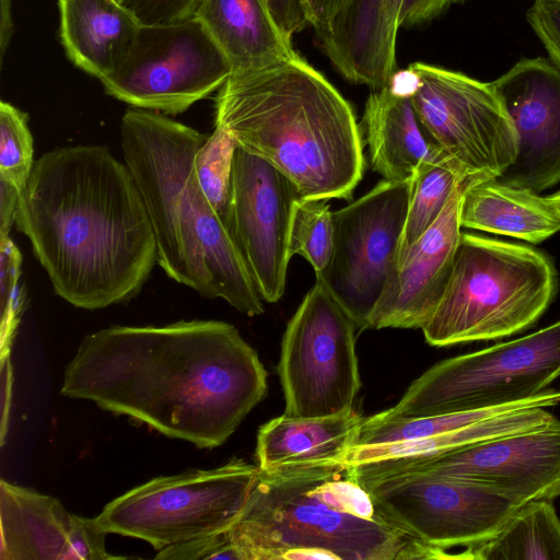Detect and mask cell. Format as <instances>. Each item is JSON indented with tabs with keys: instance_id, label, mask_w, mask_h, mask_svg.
I'll return each instance as SVG.
<instances>
[{
	"instance_id": "8",
	"label": "cell",
	"mask_w": 560,
	"mask_h": 560,
	"mask_svg": "<svg viewBox=\"0 0 560 560\" xmlns=\"http://www.w3.org/2000/svg\"><path fill=\"white\" fill-rule=\"evenodd\" d=\"M259 467L233 458L213 469H191L147 481L96 516L107 534L135 537L156 551L229 530L244 513Z\"/></svg>"
},
{
	"instance_id": "28",
	"label": "cell",
	"mask_w": 560,
	"mask_h": 560,
	"mask_svg": "<svg viewBox=\"0 0 560 560\" xmlns=\"http://www.w3.org/2000/svg\"><path fill=\"white\" fill-rule=\"evenodd\" d=\"M467 179L448 159L422 165L411 183L404 234L398 252L413 244L439 218L458 184Z\"/></svg>"
},
{
	"instance_id": "3",
	"label": "cell",
	"mask_w": 560,
	"mask_h": 560,
	"mask_svg": "<svg viewBox=\"0 0 560 560\" xmlns=\"http://www.w3.org/2000/svg\"><path fill=\"white\" fill-rule=\"evenodd\" d=\"M214 126L282 172L304 199H351L365 159L349 102L299 54L231 74L215 97Z\"/></svg>"
},
{
	"instance_id": "26",
	"label": "cell",
	"mask_w": 560,
	"mask_h": 560,
	"mask_svg": "<svg viewBox=\"0 0 560 560\" xmlns=\"http://www.w3.org/2000/svg\"><path fill=\"white\" fill-rule=\"evenodd\" d=\"M463 555L465 560H560V518L553 501L526 502L492 538Z\"/></svg>"
},
{
	"instance_id": "15",
	"label": "cell",
	"mask_w": 560,
	"mask_h": 560,
	"mask_svg": "<svg viewBox=\"0 0 560 560\" xmlns=\"http://www.w3.org/2000/svg\"><path fill=\"white\" fill-rule=\"evenodd\" d=\"M299 192L266 160L237 147L233 158L230 233L262 300L285 289L289 236Z\"/></svg>"
},
{
	"instance_id": "38",
	"label": "cell",
	"mask_w": 560,
	"mask_h": 560,
	"mask_svg": "<svg viewBox=\"0 0 560 560\" xmlns=\"http://www.w3.org/2000/svg\"><path fill=\"white\" fill-rule=\"evenodd\" d=\"M301 2L307 24L317 31L334 16L345 0H301Z\"/></svg>"
},
{
	"instance_id": "29",
	"label": "cell",
	"mask_w": 560,
	"mask_h": 560,
	"mask_svg": "<svg viewBox=\"0 0 560 560\" xmlns=\"http://www.w3.org/2000/svg\"><path fill=\"white\" fill-rule=\"evenodd\" d=\"M237 147L236 140L229 131L214 126L213 132L207 136L195 159L199 186L229 232L232 167Z\"/></svg>"
},
{
	"instance_id": "39",
	"label": "cell",
	"mask_w": 560,
	"mask_h": 560,
	"mask_svg": "<svg viewBox=\"0 0 560 560\" xmlns=\"http://www.w3.org/2000/svg\"><path fill=\"white\" fill-rule=\"evenodd\" d=\"M12 364L10 353L1 355V444L4 443L12 388Z\"/></svg>"
},
{
	"instance_id": "16",
	"label": "cell",
	"mask_w": 560,
	"mask_h": 560,
	"mask_svg": "<svg viewBox=\"0 0 560 560\" xmlns=\"http://www.w3.org/2000/svg\"><path fill=\"white\" fill-rule=\"evenodd\" d=\"M517 136L514 163L498 180L539 194L560 182V70L547 58H522L491 82Z\"/></svg>"
},
{
	"instance_id": "27",
	"label": "cell",
	"mask_w": 560,
	"mask_h": 560,
	"mask_svg": "<svg viewBox=\"0 0 560 560\" xmlns=\"http://www.w3.org/2000/svg\"><path fill=\"white\" fill-rule=\"evenodd\" d=\"M559 404L560 390L549 388L529 401L502 407L417 418H384L376 413L363 419L357 445H377L429 439L510 409L537 406L549 408Z\"/></svg>"
},
{
	"instance_id": "2",
	"label": "cell",
	"mask_w": 560,
	"mask_h": 560,
	"mask_svg": "<svg viewBox=\"0 0 560 560\" xmlns=\"http://www.w3.org/2000/svg\"><path fill=\"white\" fill-rule=\"evenodd\" d=\"M15 225L55 293L79 308L130 300L158 264L137 184L103 145L63 147L39 156L20 192Z\"/></svg>"
},
{
	"instance_id": "9",
	"label": "cell",
	"mask_w": 560,
	"mask_h": 560,
	"mask_svg": "<svg viewBox=\"0 0 560 560\" xmlns=\"http://www.w3.org/2000/svg\"><path fill=\"white\" fill-rule=\"evenodd\" d=\"M405 75L425 132L467 178H497L514 163L516 131L491 82L423 62Z\"/></svg>"
},
{
	"instance_id": "12",
	"label": "cell",
	"mask_w": 560,
	"mask_h": 560,
	"mask_svg": "<svg viewBox=\"0 0 560 560\" xmlns=\"http://www.w3.org/2000/svg\"><path fill=\"white\" fill-rule=\"evenodd\" d=\"M361 485L383 517L446 551L483 544L523 505L493 488L435 474H397Z\"/></svg>"
},
{
	"instance_id": "37",
	"label": "cell",
	"mask_w": 560,
	"mask_h": 560,
	"mask_svg": "<svg viewBox=\"0 0 560 560\" xmlns=\"http://www.w3.org/2000/svg\"><path fill=\"white\" fill-rule=\"evenodd\" d=\"M20 192L16 186L0 177V241L10 237L15 224Z\"/></svg>"
},
{
	"instance_id": "20",
	"label": "cell",
	"mask_w": 560,
	"mask_h": 560,
	"mask_svg": "<svg viewBox=\"0 0 560 560\" xmlns=\"http://www.w3.org/2000/svg\"><path fill=\"white\" fill-rule=\"evenodd\" d=\"M195 18L226 58L231 74L258 70L298 54L267 0H201Z\"/></svg>"
},
{
	"instance_id": "11",
	"label": "cell",
	"mask_w": 560,
	"mask_h": 560,
	"mask_svg": "<svg viewBox=\"0 0 560 560\" xmlns=\"http://www.w3.org/2000/svg\"><path fill=\"white\" fill-rule=\"evenodd\" d=\"M231 75L230 65L197 19L142 24L104 91L132 107L177 115L210 96Z\"/></svg>"
},
{
	"instance_id": "10",
	"label": "cell",
	"mask_w": 560,
	"mask_h": 560,
	"mask_svg": "<svg viewBox=\"0 0 560 560\" xmlns=\"http://www.w3.org/2000/svg\"><path fill=\"white\" fill-rule=\"evenodd\" d=\"M357 326L318 280L283 334L278 373L284 415L318 418L351 411L361 387Z\"/></svg>"
},
{
	"instance_id": "22",
	"label": "cell",
	"mask_w": 560,
	"mask_h": 560,
	"mask_svg": "<svg viewBox=\"0 0 560 560\" xmlns=\"http://www.w3.org/2000/svg\"><path fill=\"white\" fill-rule=\"evenodd\" d=\"M50 495L0 481L1 560H72L77 520Z\"/></svg>"
},
{
	"instance_id": "24",
	"label": "cell",
	"mask_w": 560,
	"mask_h": 560,
	"mask_svg": "<svg viewBox=\"0 0 560 560\" xmlns=\"http://www.w3.org/2000/svg\"><path fill=\"white\" fill-rule=\"evenodd\" d=\"M462 228L538 244L560 231V220L542 197L497 178H467L460 203Z\"/></svg>"
},
{
	"instance_id": "32",
	"label": "cell",
	"mask_w": 560,
	"mask_h": 560,
	"mask_svg": "<svg viewBox=\"0 0 560 560\" xmlns=\"http://www.w3.org/2000/svg\"><path fill=\"white\" fill-rule=\"evenodd\" d=\"M22 255L11 237L0 241L1 355L10 353L11 343L24 306L20 282Z\"/></svg>"
},
{
	"instance_id": "31",
	"label": "cell",
	"mask_w": 560,
	"mask_h": 560,
	"mask_svg": "<svg viewBox=\"0 0 560 560\" xmlns=\"http://www.w3.org/2000/svg\"><path fill=\"white\" fill-rule=\"evenodd\" d=\"M34 164L33 137L27 125V115L1 101L0 177L22 190Z\"/></svg>"
},
{
	"instance_id": "40",
	"label": "cell",
	"mask_w": 560,
	"mask_h": 560,
	"mask_svg": "<svg viewBox=\"0 0 560 560\" xmlns=\"http://www.w3.org/2000/svg\"><path fill=\"white\" fill-rule=\"evenodd\" d=\"M1 22H0V55L3 62L7 48L13 34V22L11 15V1L1 0Z\"/></svg>"
},
{
	"instance_id": "17",
	"label": "cell",
	"mask_w": 560,
	"mask_h": 560,
	"mask_svg": "<svg viewBox=\"0 0 560 560\" xmlns=\"http://www.w3.org/2000/svg\"><path fill=\"white\" fill-rule=\"evenodd\" d=\"M465 180L454 189L432 225L397 253L369 328H422L433 315L463 233L459 213Z\"/></svg>"
},
{
	"instance_id": "18",
	"label": "cell",
	"mask_w": 560,
	"mask_h": 560,
	"mask_svg": "<svg viewBox=\"0 0 560 560\" xmlns=\"http://www.w3.org/2000/svg\"><path fill=\"white\" fill-rule=\"evenodd\" d=\"M405 0H345L315 31L335 69L348 81L380 90L396 73V43Z\"/></svg>"
},
{
	"instance_id": "21",
	"label": "cell",
	"mask_w": 560,
	"mask_h": 560,
	"mask_svg": "<svg viewBox=\"0 0 560 560\" xmlns=\"http://www.w3.org/2000/svg\"><path fill=\"white\" fill-rule=\"evenodd\" d=\"M58 9L67 57L100 81L126 58L141 25L118 0H58Z\"/></svg>"
},
{
	"instance_id": "5",
	"label": "cell",
	"mask_w": 560,
	"mask_h": 560,
	"mask_svg": "<svg viewBox=\"0 0 560 560\" xmlns=\"http://www.w3.org/2000/svg\"><path fill=\"white\" fill-rule=\"evenodd\" d=\"M228 533L242 560H281L292 548L325 549L338 560L460 559L383 517L348 462L259 469Z\"/></svg>"
},
{
	"instance_id": "19",
	"label": "cell",
	"mask_w": 560,
	"mask_h": 560,
	"mask_svg": "<svg viewBox=\"0 0 560 560\" xmlns=\"http://www.w3.org/2000/svg\"><path fill=\"white\" fill-rule=\"evenodd\" d=\"M363 124L371 166L385 180L411 184L422 165L446 158L422 127L404 74L373 90Z\"/></svg>"
},
{
	"instance_id": "35",
	"label": "cell",
	"mask_w": 560,
	"mask_h": 560,
	"mask_svg": "<svg viewBox=\"0 0 560 560\" xmlns=\"http://www.w3.org/2000/svg\"><path fill=\"white\" fill-rule=\"evenodd\" d=\"M464 0H405L401 9L399 24L400 27H409L428 23L453 4Z\"/></svg>"
},
{
	"instance_id": "41",
	"label": "cell",
	"mask_w": 560,
	"mask_h": 560,
	"mask_svg": "<svg viewBox=\"0 0 560 560\" xmlns=\"http://www.w3.org/2000/svg\"><path fill=\"white\" fill-rule=\"evenodd\" d=\"M338 560L336 555L319 548H292L284 551L281 560Z\"/></svg>"
},
{
	"instance_id": "14",
	"label": "cell",
	"mask_w": 560,
	"mask_h": 560,
	"mask_svg": "<svg viewBox=\"0 0 560 560\" xmlns=\"http://www.w3.org/2000/svg\"><path fill=\"white\" fill-rule=\"evenodd\" d=\"M352 466L360 482L427 472L480 483L523 504L553 501L560 497V419L453 451Z\"/></svg>"
},
{
	"instance_id": "23",
	"label": "cell",
	"mask_w": 560,
	"mask_h": 560,
	"mask_svg": "<svg viewBox=\"0 0 560 560\" xmlns=\"http://www.w3.org/2000/svg\"><path fill=\"white\" fill-rule=\"evenodd\" d=\"M363 418L351 411L318 418L284 413L262 424L257 433L260 470L328 462H348L357 445Z\"/></svg>"
},
{
	"instance_id": "1",
	"label": "cell",
	"mask_w": 560,
	"mask_h": 560,
	"mask_svg": "<svg viewBox=\"0 0 560 560\" xmlns=\"http://www.w3.org/2000/svg\"><path fill=\"white\" fill-rule=\"evenodd\" d=\"M257 352L231 324L110 326L83 338L62 396L145 423L201 448L222 445L267 395Z\"/></svg>"
},
{
	"instance_id": "33",
	"label": "cell",
	"mask_w": 560,
	"mask_h": 560,
	"mask_svg": "<svg viewBox=\"0 0 560 560\" xmlns=\"http://www.w3.org/2000/svg\"><path fill=\"white\" fill-rule=\"evenodd\" d=\"M526 20L548 59L560 70V0H533Z\"/></svg>"
},
{
	"instance_id": "7",
	"label": "cell",
	"mask_w": 560,
	"mask_h": 560,
	"mask_svg": "<svg viewBox=\"0 0 560 560\" xmlns=\"http://www.w3.org/2000/svg\"><path fill=\"white\" fill-rule=\"evenodd\" d=\"M560 376V319L526 336L435 363L384 418H417L529 401Z\"/></svg>"
},
{
	"instance_id": "6",
	"label": "cell",
	"mask_w": 560,
	"mask_h": 560,
	"mask_svg": "<svg viewBox=\"0 0 560 560\" xmlns=\"http://www.w3.org/2000/svg\"><path fill=\"white\" fill-rule=\"evenodd\" d=\"M557 288V270L544 252L462 233L443 296L421 329L435 347L505 338L535 325Z\"/></svg>"
},
{
	"instance_id": "30",
	"label": "cell",
	"mask_w": 560,
	"mask_h": 560,
	"mask_svg": "<svg viewBox=\"0 0 560 560\" xmlns=\"http://www.w3.org/2000/svg\"><path fill=\"white\" fill-rule=\"evenodd\" d=\"M332 245L334 222L328 199L299 198L290 228V257L303 256L317 273L328 265Z\"/></svg>"
},
{
	"instance_id": "4",
	"label": "cell",
	"mask_w": 560,
	"mask_h": 560,
	"mask_svg": "<svg viewBox=\"0 0 560 560\" xmlns=\"http://www.w3.org/2000/svg\"><path fill=\"white\" fill-rule=\"evenodd\" d=\"M206 138L149 109H127L120 122L125 163L153 228L159 266L202 296L260 315L264 305L245 261L197 179L195 159Z\"/></svg>"
},
{
	"instance_id": "42",
	"label": "cell",
	"mask_w": 560,
	"mask_h": 560,
	"mask_svg": "<svg viewBox=\"0 0 560 560\" xmlns=\"http://www.w3.org/2000/svg\"><path fill=\"white\" fill-rule=\"evenodd\" d=\"M542 200L548 206V208L556 214V217L560 220V189L551 195L544 196Z\"/></svg>"
},
{
	"instance_id": "25",
	"label": "cell",
	"mask_w": 560,
	"mask_h": 560,
	"mask_svg": "<svg viewBox=\"0 0 560 560\" xmlns=\"http://www.w3.org/2000/svg\"><path fill=\"white\" fill-rule=\"evenodd\" d=\"M555 418L546 407L540 406L510 409L429 439L377 445H355L350 452L348 462L358 465L443 453L503 435L532 430L551 422Z\"/></svg>"
},
{
	"instance_id": "36",
	"label": "cell",
	"mask_w": 560,
	"mask_h": 560,
	"mask_svg": "<svg viewBox=\"0 0 560 560\" xmlns=\"http://www.w3.org/2000/svg\"><path fill=\"white\" fill-rule=\"evenodd\" d=\"M267 2L275 19L289 36L292 37L308 25L301 0H267Z\"/></svg>"
},
{
	"instance_id": "13",
	"label": "cell",
	"mask_w": 560,
	"mask_h": 560,
	"mask_svg": "<svg viewBox=\"0 0 560 560\" xmlns=\"http://www.w3.org/2000/svg\"><path fill=\"white\" fill-rule=\"evenodd\" d=\"M411 184L380 182L352 203L332 212L334 245L326 268L316 273L354 322L369 328L398 253Z\"/></svg>"
},
{
	"instance_id": "34",
	"label": "cell",
	"mask_w": 560,
	"mask_h": 560,
	"mask_svg": "<svg viewBox=\"0 0 560 560\" xmlns=\"http://www.w3.org/2000/svg\"><path fill=\"white\" fill-rule=\"evenodd\" d=\"M142 24L168 23L195 18L201 0H118Z\"/></svg>"
}]
</instances>
